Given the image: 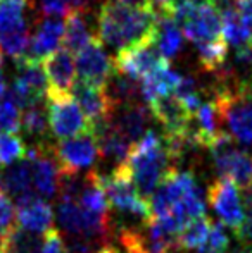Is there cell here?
Wrapping results in <instances>:
<instances>
[{
    "instance_id": "obj_1",
    "label": "cell",
    "mask_w": 252,
    "mask_h": 253,
    "mask_svg": "<svg viewBox=\"0 0 252 253\" xmlns=\"http://www.w3.org/2000/svg\"><path fill=\"white\" fill-rule=\"evenodd\" d=\"M151 207L152 217L175 236L194 219L205 215L202 188L190 170H169L152 195Z\"/></svg>"
},
{
    "instance_id": "obj_2",
    "label": "cell",
    "mask_w": 252,
    "mask_h": 253,
    "mask_svg": "<svg viewBox=\"0 0 252 253\" xmlns=\"http://www.w3.org/2000/svg\"><path fill=\"white\" fill-rule=\"evenodd\" d=\"M157 12L154 5L128 7L105 0L97 14V40L116 52L155 40Z\"/></svg>"
},
{
    "instance_id": "obj_3",
    "label": "cell",
    "mask_w": 252,
    "mask_h": 253,
    "mask_svg": "<svg viewBox=\"0 0 252 253\" xmlns=\"http://www.w3.org/2000/svg\"><path fill=\"white\" fill-rule=\"evenodd\" d=\"M125 164L130 169L138 193L145 200L154 195L164 176L173 169L162 138H159L152 129L131 147Z\"/></svg>"
},
{
    "instance_id": "obj_4",
    "label": "cell",
    "mask_w": 252,
    "mask_h": 253,
    "mask_svg": "<svg viewBox=\"0 0 252 253\" xmlns=\"http://www.w3.org/2000/svg\"><path fill=\"white\" fill-rule=\"evenodd\" d=\"M212 102L230 136L239 143L252 145V88H219L214 90Z\"/></svg>"
},
{
    "instance_id": "obj_5",
    "label": "cell",
    "mask_w": 252,
    "mask_h": 253,
    "mask_svg": "<svg viewBox=\"0 0 252 253\" xmlns=\"http://www.w3.org/2000/svg\"><path fill=\"white\" fill-rule=\"evenodd\" d=\"M99 183L107 197L109 207L112 205L119 212L135 215L140 220H147L152 217L151 200H145L138 193L126 164L114 167L111 174H102L99 170Z\"/></svg>"
},
{
    "instance_id": "obj_6",
    "label": "cell",
    "mask_w": 252,
    "mask_h": 253,
    "mask_svg": "<svg viewBox=\"0 0 252 253\" xmlns=\"http://www.w3.org/2000/svg\"><path fill=\"white\" fill-rule=\"evenodd\" d=\"M57 222L66 236L88 238L101 247L107 245V240L112 234L111 217L88 212L78 200L57 198Z\"/></svg>"
},
{
    "instance_id": "obj_7",
    "label": "cell",
    "mask_w": 252,
    "mask_h": 253,
    "mask_svg": "<svg viewBox=\"0 0 252 253\" xmlns=\"http://www.w3.org/2000/svg\"><path fill=\"white\" fill-rule=\"evenodd\" d=\"M209 152L219 177L233 181L244 190L252 184V152L240 150L226 131L216 138Z\"/></svg>"
},
{
    "instance_id": "obj_8",
    "label": "cell",
    "mask_w": 252,
    "mask_h": 253,
    "mask_svg": "<svg viewBox=\"0 0 252 253\" xmlns=\"http://www.w3.org/2000/svg\"><path fill=\"white\" fill-rule=\"evenodd\" d=\"M173 19L194 45L221 40V17L211 5H192L176 2Z\"/></svg>"
},
{
    "instance_id": "obj_9",
    "label": "cell",
    "mask_w": 252,
    "mask_h": 253,
    "mask_svg": "<svg viewBox=\"0 0 252 253\" xmlns=\"http://www.w3.org/2000/svg\"><path fill=\"white\" fill-rule=\"evenodd\" d=\"M59 176H76L83 169L95 166L99 157V145L94 133L81 134L69 140H59L52 143Z\"/></svg>"
},
{
    "instance_id": "obj_10",
    "label": "cell",
    "mask_w": 252,
    "mask_h": 253,
    "mask_svg": "<svg viewBox=\"0 0 252 253\" xmlns=\"http://www.w3.org/2000/svg\"><path fill=\"white\" fill-rule=\"evenodd\" d=\"M47 100V119L52 134L57 140H69L81 134L94 133L90 123L80 105L73 97L62 98H45Z\"/></svg>"
},
{
    "instance_id": "obj_11",
    "label": "cell",
    "mask_w": 252,
    "mask_h": 253,
    "mask_svg": "<svg viewBox=\"0 0 252 253\" xmlns=\"http://www.w3.org/2000/svg\"><path fill=\"white\" fill-rule=\"evenodd\" d=\"M166 66H169V62L161 55L155 42L126 48V50L118 52L114 57V69L138 83Z\"/></svg>"
},
{
    "instance_id": "obj_12",
    "label": "cell",
    "mask_w": 252,
    "mask_h": 253,
    "mask_svg": "<svg viewBox=\"0 0 252 253\" xmlns=\"http://www.w3.org/2000/svg\"><path fill=\"white\" fill-rule=\"evenodd\" d=\"M207 200L211 209L219 217L221 224L228 226L233 234L240 229L246 217V207L240 198V191L237 184L230 179L218 177L207 190Z\"/></svg>"
},
{
    "instance_id": "obj_13",
    "label": "cell",
    "mask_w": 252,
    "mask_h": 253,
    "mask_svg": "<svg viewBox=\"0 0 252 253\" xmlns=\"http://www.w3.org/2000/svg\"><path fill=\"white\" fill-rule=\"evenodd\" d=\"M45 78H47V95L45 98L73 97V88L76 84V62L71 52L59 48L42 60Z\"/></svg>"
},
{
    "instance_id": "obj_14",
    "label": "cell",
    "mask_w": 252,
    "mask_h": 253,
    "mask_svg": "<svg viewBox=\"0 0 252 253\" xmlns=\"http://www.w3.org/2000/svg\"><path fill=\"white\" fill-rule=\"evenodd\" d=\"M76 74L81 83L95 84L104 88L105 81L114 73V57H111L97 37L76 53Z\"/></svg>"
},
{
    "instance_id": "obj_15",
    "label": "cell",
    "mask_w": 252,
    "mask_h": 253,
    "mask_svg": "<svg viewBox=\"0 0 252 253\" xmlns=\"http://www.w3.org/2000/svg\"><path fill=\"white\" fill-rule=\"evenodd\" d=\"M71 95L76 98V103L80 105L81 112L85 114L87 121L90 123L92 131L111 123V117L114 114V105L109 100L102 86L76 81Z\"/></svg>"
},
{
    "instance_id": "obj_16",
    "label": "cell",
    "mask_w": 252,
    "mask_h": 253,
    "mask_svg": "<svg viewBox=\"0 0 252 253\" xmlns=\"http://www.w3.org/2000/svg\"><path fill=\"white\" fill-rule=\"evenodd\" d=\"M152 112L142 102H131L114 109L111 126L121 134L128 143L135 145L149 133Z\"/></svg>"
},
{
    "instance_id": "obj_17",
    "label": "cell",
    "mask_w": 252,
    "mask_h": 253,
    "mask_svg": "<svg viewBox=\"0 0 252 253\" xmlns=\"http://www.w3.org/2000/svg\"><path fill=\"white\" fill-rule=\"evenodd\" d=\"M64 38V24L57 17H37L35 31L30 37L26 57L42 62L50 53L59 50Z\"/></svg>"
},
{
    "instance_id": "obj_18",
    "label": "cell",
    "mask_w": 252,
    "mask_h": 253,
    "mask_svg": "<svg viewBox=\"0 0 252 253\" xmlns=\"http://www.w3.org/2000/svg\"><path fill=\"white\" fill-rule=\"evenodd\" d=\"M16 219L23 229L35 234H45L52 229L54 224V212L52 205L47 200L40 198L37 193L17 200Z\"/></svg>"
},
{
    "instance_id": "obj_19",
    "label": "cell",
    "mask_w": 252,
    "mask_h": 253,
    "mask_svg": "<svg viewBox=\"0 0 252 253\" xmlns=\"http://www.w3.org/2000/svg\"><path fill=\"white\" fill-rule=\"evenodd\" d=\"M149 109L152 112V117L157 119L164 127L166 136H176V134H183L190 129L192 114L175 95L159 98L152 105H149Z\"/></svg>"
},
{
    "instance_id": "obj_20",
    "label": "cell",
    "mask_w": 252,
    "mask_h": 253,
    "mask_svg": "<svg viewBox=\"0 0 252 253\" xmlns=\"http://www.w3.org/2000/svg\"><path fill=\"white\" fill-rule=\"evenodd\" d=\"M0 188L7 197H12L16 202L35 195L30 162L26 160V157L0 170Z\"/></svg>"
},
{
    "instance_id": "obj_21",
    "label": "cell",
    "mask_w": 252,
    "mask_h": 253,
    "mask_svg": "<svg viewBox=\"0 0 252 253\" xmlns=\"http://www.w3.org/2000/svg\"><path fill=\"white\" fill-rule=\"evenodd\" d=\"M155 45L166 60H173L183 48V33L171 12H157L155 28Z\"/></svg>"
},
{
    "instance_id": "obj_22",
    "label": "cell",
    "mask_w": 252,
    "mask_h": 253,
    "mask_svg": "<svg viewBox=\"0 0 252 253\" xmlns=\"http://www.w3.org/2000/svg\"><path fill=\"white\" fill-rule=\"evenodd\" d=\"M94 35L88 30L87 17H85L83 9H73L66 16L64 23V38H62V48L76 55L80 50H83L92 40Z\"/></svg>"
},
{
    "instance_id": "obj_23",
    "label": "cell",
    "mask_w": 252,
    "mask_h": 253,
    "mask_svg": "<svg viewBox=\"0 0 252 253\" xmlns=\"http://www.w3.org/2000/svg\"><path fill=\"white\" fill-rule=\"evenodd\" d=\"M104 90L111 103L114 105V109L119 105H125V103L138 102L137 98L140 97V83L131 80L126 74L119 73L118 69H114V73L105 81Z\"/></svg>"
},
{
    "instance_id": "obj_24",
    "label": "cell",
    "mask_w": 252,
    "mask_h": 253,
    "mask_svg": "<svg viewBox=\"0 0 252 253\" xmlns=\"http://www.w3.org/2000/svg\"><path fill=\"white\" fill-rule=\"evenodd\" d=\"M44 238L30 233L21 226H14L2 240L0 253H42Z\"/></svg>"
},
{
    "instance_id": "obj_25",
    "label": "cell",
    "mask_w": 252,
    "mask_h": 253,
    "mask_svg": "<svg viewBox=\"0 0 252 253\" xmlns=\"http://www.w3.org/2000/svg\"><path fill=\"white\" fill-rule=\"evenodd\" d=\"M212 222L207 215H202L194 219L192 222L183 227V231L178 234V250L182 252H194L201 248L205 243L209 233H211Z\"/></svg>"
},
{
    "instance_id": "obj_26",
    "label": "cell",
    "mask_w": 252,
    "mask_h": 253,
    "mask_svg": "<svg viewBox=\"0 0 252 253\" xmlns=\"http://www.w3.org/2000/svg\"><path fill=\"white\" fill-rule=\"evenodd\" d=\"M28 47H30V28H28V23L0 31V52L10 55L14 60L26 55Z\"/></svg>"
},
{
    "instance_id": "obj_27",
    "label": "cell",
    "mask_w": 252,
    "mask_h": 253,
    "mask_svg": "<svg viewBox=\"0 0 252 253\" xmlns=\"http://www.w3.org/2000/svg\"><path fill=\"white\" fill-rule=\"evenodd\" d=\"M199 53V62H201L202 69L207 71L211 74H216L228 60V45L223 40L207 42V43L195 45Z\"/></svg>"
},
{
    "instance_id": "obj_28",
    "label": "cell",
    "mask_w": 252,
    "mask_h": 253,
    "mask_svg": "<svg viewBox=\"0 0 252 253\" xmlns=\"http://www.w3.org/2000/svg\"><path fill=\"white\" fill-rule=\"evenodd\" d=\"M221 37L226 45H233L235 48H242L252 42V33L239 12L228 14L221 17Z\"/></svg>"
},
{
    "instance_id": "obj_29",
    "label": "cell",
    "mask_w": 252,
    "mask_h": 253,
    "mask_svg": "<svg viewBox=\"0 0 252 253\" xmlns=\"http://www.w3.org/2000/svg\"><path fill=\"white\" fill-rule=\"evenodd\" d=\"M21 129L30 138L38 140L37 143H44L45 136L49 131V119H47V109L42 105H35L26 109L21 114Z\"/></svg>"
},
{
    "instance_id": "obj_30",
    "label": "cell",
    "mask_w": 252,
    "mask_h": 253,
    "mask_svg": "<svg viewBox=\"0 0 252 253\" xmlns=\"http://www.w3.org/2000/svg\"><path fill=\"white\" fill-rule=\"evenodd\" d=\"M26 145L17 134L0 133V166L9 167L26 157Z\"/></svg>"
},
{
    "instance_id": "obj_31",
    "label": "cell",
    "mask_w": 252,
    "mask_h": 253,
    "mask_svg": "<svg viewBox=\"0 0 252 253\" xmlns=\"http://www.w3.org/2000/svg\"><path fill=\"white\" fill-rule=\"evenodd\" d=\"M21 131V109L10 98L9 90L0 98V133L16 134Z\"/></svg>"
},
{
    "instance_id": "obj_32",
    "label": "cell",
    "mask_w": 252,
    "mask_h": 253,
    "mask_svg": "<svg viewBox=\"0 0 252 253\" xmlns=\"http://www.w3.org/2000/svg\"><path fill=\"white\" fill-rule=\"evenodd\" d=\"M230 250V238L225 226L221 222H212L211 233H209L205 243L201 248L189 253H226Z\"/></svg>"
},
{
    "instance_id": "obj_33",
    "label": "cell",
    "mask_w": 252,
    "mask_h": 253,
    "mask_svg": "<svg viewBox=\"0 0 252 253\" xmlns=\"http://www.w3.org/2000/svg\"><path fill=\"white\" fill-rule=\"evenodd\" d=\"M37 17H66L74 9L73 0H37Z\"/></svg>"
},
{
    "instance_id": "obj_34",
    "label": "cell",
    "mask_w": 252,
    "mask_h": 253,
    "mask_svg": "<svg viewBox=\"0 0 252 253\" xmlns=\"http://www.w3.org/2000/svg\"><path fill=\"white\" fill-rule=\"evenodd\" d=\"M14 219H16V210H14L12 202H10V198L0 188V241L16 226Z\"/></svg>"
},
{
    "instance_id": "obj_35",
    "label": "cell",
    "mask_w": 252,
    "mask_h": 253,
    "mask_svg": "<svg viewBox=\"0 0 252 253\" xmlns=\"http://www.w3.org/2000/svg\"><path fill=\"white\" fill-rule=\"evenodd\" d=\"M42 253H67L66 245H64L62 236L55 227H52L49 233L44 234V247Z\"/></svg>"
},
{
    "instance_id": "obj_36",
    "label": "cell",
    "mask_w": 252,
    "mask_h": 253,
    "mask_svg": "<svg viewBox=\"0 0 252 253\" xmlns=\"http://www.w3.org/2000/svg\"><path fill=\"white\" fill-rule=\"evenodd\" d=\"M235 238L239 240V243L252 245V207H246V217L240 229L235 233Z\"/></svg>"
},
{
    "instance_id": "obj_37",
    "label": "cell",
    "mask_w": 252,
    "mask_h": 253,
    "mask_svg": "<svg viewBox=\"0 0 252 253\" xmlns=\"http://www.w3.org/2000/svg\"><path fill=\"white\" fill-rule=\"evenodd\" d=\"M151 3L154 5L155 12H171L176 5V0H151Z\"/></svg>"
},
{
    "instance_id": "obj_38",
    "label": "cell",
    "mask_w": 252,
    "mask_h": 253,
    "mask_svg": "<svg viewBox=\"0 0 252 253\" xmlns=\"http://www.w3.org/2000/svg\"><path fill=\"white\" fill-rule=\"evenodd\" d=\"M7 91V81H5V69H3V60L2 53H0V98L5 95Z\"/></svg>"
},
{
    "instance_id": "obj_39",
    "label": "cell",
    "mask_w": 252,
    "mask_h": 253,
    "mask_svg": "<svg viewBox=\"0 0 252 253\" xmlns=\"http://www.w3.org/2000/svg\"><path fill=\"white\" fill-rule=\"evenodd\" d=\"M118 3H123V5H128V7H149L152 5L151 0H114Z\"/></svg>"
},
{
    "instance_id": "obj_40",
    "label": "cell",
    "mask_w": 252,
    "mask_h": 253,
    "mask_svg": "<svg viewBox=\"0 0 252 253\" xmlns=\"http://www.w3.org/2000/svg\"><path fill=\"white\" fill-rule=\"evenodd\" d=\"M226 253H252V245H244V243H239L237 247L230 248Z\"/></svg>"
},
{
    "instance_id": "obj_41",
    "label": "cell",
    "mask_w": 252,
    "mask_h": 253,
    "mask_svg": "<svg viewBox=\"0 0 252 253\" xmlns=\"http://www.w3.org/2000/svg\"><path fill=\"white\" fill-rule=\"evenodd\" d=\"M244 198H246V207H252V184L244 190Z\"/></svg>"
},
{
    "instance_id": "obj_42",
    "label": "cell",
    "mask_w": 252,
    "mask_h": 253,
    "mask_svg": "<svg viewBox=\"0 0 252 253\" xmlns=\"http://www.w3.org/2000/svg\"><path fill=\"white\" fill-rule=\"evenodd\" d=\"M176 2H185V3H192V5H209L211 0H176Z\"/></svg>"
},
{
    "instance_id": "obj_43",
    "label": "cell",
    "mask_w": 252,
    "mask_h": 253,
    "mask_svg": "<svg viewBox=\"0 0 252 253\" xmlns=\"http://www.w3.org/2000/svg\"><path fill=\"white\" fill-rule=\"evenodd\" d=\"M97 253H119V250L116 247H112V245L107 243V245H104V247H102Z\"/></svg>"
},
{
    "instance_id": "obj_44",
    "label": "cell",
    "mask_w": 252,
    "mask_h": 253,
    "mask_svg": "<svg viewBox=\"0 0 252 253\" xmlns=\"http://www.w3.org/2000/svg\"><path fill=\"white\" fill-rule=\"evenodd\" d=\"M87 2H88V0H73L74 9H83L85 10V7H87Z\"/></svg>"
},
{
    "instance_id": "obj_45",
    "label": "cell",
    "mask_w": 252,
    "mask_h": 253,
    "mask_svg": "<svg viewBox=\"0 0 252 253\" xmlns=\"http://www.w3.org/2000/svg\"><path fill=\"white\" fill-rule=\"evenodd\" d=\"M0 53H2V52H0Z\"/></svg>"
}]
</instances>
